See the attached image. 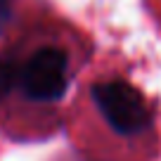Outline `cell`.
Masks as SVG:
<instances>
[{"label":"cell","mask_w":161,"mask_h":161,"mask_svg":"<svg viewBox=\"0 0 161 161\" xmlns=\"http://www.w3.org/2000/svg\"><path fill=\"white\" fill-rule=\"evenodd\" d=\"M90 95L104 121L119 135H135L152 123V109L145 95L128 80H100L90 88Z\"/></svg>","instance_id":"cell-1"},{"label":"cell","mask_w":161,"mask_h":161,"mask_svg":"<svg viewBox=\"0 0 161 161\" xmlns=\"http://www.w3.org/2000/svg\"><path fill=\"white\" fill-rule=\"evenodd\" d=\"M69 57L59 47H40L21 62L19 88L33 102H55L66 92Z\"/></svg>","instance_id":"cell-2"},{"label":"cell","mask_w":161,"mask_h":161,"mask_svg":"<svg viewBox=\"0 0 161 161\" xmlns=\"http://www.w3.org/2000/svg\"><path fill=\"white\" fill-rule=\"evenodd\" d=\"M21 64L14 59H0V97H5L19 83Z\"/></svg>","instance_id":"cell-3"},{"label":"cell","mask_w":161,"mask_h":161,"mask_svg":"<svg viewBox=\"0 0 161 161\" xmlns=\"http://www.w3.org/2000/svg\"><path fill=\"white\" fill-rule=\"evenodd\" d=\"M10 14V0H0V19H7Z\"/></svg>","instance_id":"cell-4"}]
</instances>
